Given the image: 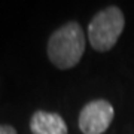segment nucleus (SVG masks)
<instances>
[{
  "label": "nucleus",
  "mask_w": 134,
  "mask_h": 134,
  "mask_svg": "<svg viewBox=\"0 0 134 134\" xmlns=\"http://www.w3.org/2000/svg\"><path fill=\"white\" fill-rule=\"evenodd\" d=\"M115 116L113 106L106 100H92L79 113V130L83 134H103Z\"/></svg>",
  "instance_id": "nucleus-3"
},
{
  "label": "nucleus",
  "mask_w": 134,
  "mask_h": 134,
  "mask_svg": "<svg viewBox=\"0 0 134 134\" xmlns=\"http://www.w3.org/2000/svg\"><path fill=\"white\" fill-rule=\"evenodd\" d=\"M30 130L33 134H67V124L58 113L36 110L30 119Z\"/></svg>",
  "instance_id": "nucleus-4"
},
{
  "label": "nucleus",
  "mask_w": 134,
  "mask_h": 134,
  "mask_svg": "<svg viewBox=\"0 0 134 134\" xmlns=\"http://www.w3.org/2000/svg\"><path fill=\"white\" fill-rule=\"evenodd\" d=\"M125 18L118 6H109L94 15L88 25V40L98 52H107L124 31Z\"/></svg>",
  "instance_id": "nucleus-2"
},
{
  "label": "nucleus",
  "mask_w": 134,
  "mask_h": 134,
  "mask_svg": "<svg viewBox=\"0 0 134 134\" xmlns=\"http://www.w3.org/2000/svg\"><path fill=\"white\" fill-rule=\"evenodd\" d=\"M0 134H16V130L12 125H0Z\"/></svg>",
  "instance_id": "nucleus-5"
},
{
  "label": "nucleus",
  "mask_w": 134,
  "mask_h": 134,
  "mask_svg": "<svg viewBox=\"0 0 134 134\" xmlns=\"http://www.w3.org/2000/svg\"><path fill=\"white\" fill-rule=\"evenodd\" d=\"M49 61L60 70H69L81 61L85 52V34L81 24L70 21L55 30L46 46Z\"/></svg>",
  "instance_id": "nucleus-1"
}]
</instances>
